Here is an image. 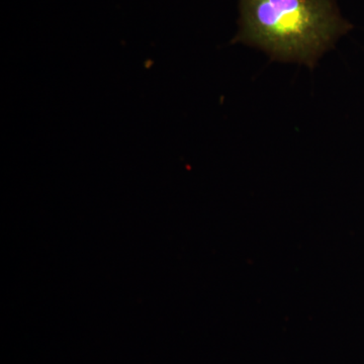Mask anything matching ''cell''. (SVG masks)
<instances>
[{
	"mask_svg": "<svg viewBox=\"0 0 364 364\" xmlns=\"http://www.w3.org/2000/svg\"><path fill=\"white\" fill-rule=\"evenodd\" d=\"M238 23L233 43L310 69L353 28L336 0H239Z\"/></svg>",
	"mask_w": 364,
	"mask_h": 364,
	"instance_id": "6da1fadb",
	"label": "cell"
}]
</instances>
